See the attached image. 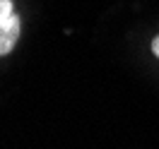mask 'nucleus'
<instances>
[{
	"mask_svg": "<svg viewBox=\"0 0 159 149\" xmlns=\"http://www.w3.org/2000/svg\"><path fill=\"white\" fill-rule=\"evenodd\" d=\"M152 53L159 58V36H154V41H152Z\"/></svg>",
	"mask_w": 159,
	"mask_h": 149,
	"instance_id": "f03ea898",
	"label": "nucleus"
},
{
	"mask_svg": "<svg viewBox=\"0 0 159 149\" xmlns=\"http://www.w3.org/2000/svg\"><path fill=\"white\" fill-rule=\"evenodd\" d=\"M22 22L15 12L12 0H0V55H7L20 41Z\"/></svg>",
	"mask_w": 159,
	"mask_h": 149,
	"instance_id": "f257e3e1",
	"label": "nucleus"
}]
</instances>
